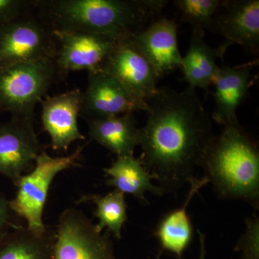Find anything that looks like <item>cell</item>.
<instances>
[{"label": "cell", "mask_w": 259, "mask_h": 259, "mask_svg": "<svg viewBox=\"0 0 259 259\" xmlns=\"http://www.w3.org/2000/svg\"><path fill=\"white\" fill-rule=\"evenodd\" d=\"M146 105L147 120L139 129L140 160L165 194L176 192L195 178L214 137L210 117L190 88H158Z\"/></svg>", "instance_id": "1"}, {"label": "cell", "mask_w": 259, "mask_h": 259, "mask_svg": "<svg viewBox=\"0 0 259 259\" xmlns=\"http://www.w3.org/2000/svg\"><path fill=\"white\" fill-rule=\"evenodd\" d=\"M164 0H39L36 10L54 29L93 32L122 40L159 14Z\"/></svg>", "instance_id": "2"}, {"label": "cell", "mask_w": 259, "mask_h": 259, "mask_svg": "<svg viewBox=\"0 0 259 259\" xmlns=\"http://www.w3.org/2000/svg\"><path fill=\"white\" fill-rule=\"evenodd\" d=\"M199 167L220 198L243 200L258 209V148L239 121L214 136Z\"/></svg>", "instance_id": "3"}, {"label": "cell", "mask_w": 259, "mask_h": 259, "mask_svg": "<svg viewBox=\"0 0 259 259\" xmlns=\"http://www.w3.org/2000/svg\"><path fill=\"white\" fill-rule=\"evenodd\" d=\"M60 74L53 59L0 66V113L33 121L35 107Z\"/></svg>", "instance_id": "4"}, {"label": "cell", "mask_w": 259, "mask_h": 259, "mask_svg": "<svg viewBox=\"0 0 259 259\" xmlns=\"http://www.w3.org/2000/svg\"><path fill=\"white\" fill-rule=\"evenodd\" d=\"M84 147L85 145H82L71 154L56 158L42 151L35 159L31 171L23 175L15 184L16 194L9 200L10 206L18 218L26 222L30 231L37 234L47 231L42 215L51 185L58 174L80 165Z\"/></svg>", "instance_id": "5"}, {"label": "cell", "mask_w": 259, "mask_h": 259, "mask_svg": "<svg viewBox=\"0 0 259 259\" xmlns=\"http://www.w3.org/2000/svg\"><path fill=\"white\" fill-rule=\"evenodd\" d=\"M33 11L0 26V66L45 59L55 60L57 42L54 28Z\"/></svg>", "instance_id": "6"}, {"label": "cell", "mask_w": 259, "mask_h": 259, "mask_svg": "<svg viewBox=\"0 0 259 259\" xmlns=\"http://www.w3.org/2000/svg\"><path fill=\"white\" fill-rule=\"evenodd\" d=\"M56 230L54 259H116L108 231L102 233L83 211H63Z\"/></svg>", "instance_id": "7"}, {"label": "cell", "mask_w": 259, "mask_h": 259, "mask_svg": "<svg viewBox=\"0 0 259 259\" xmlns=\"http://www.w3.org/2000/svg\"><path fill=\"white\" fill-rule=\"evenodd\" d=\"M54 33L57 42L55 62L60 72L100 70L122 40L101 34L60 29L54 28Z\"/></svg>", "instance_id": "8"}, {"label": "cell", "mask_w": 259, "mask_h": 259, "mask_svg": "<svg viewBox=\"0 0 259 259\" xmlns=\"http://www.w3.org/2000/svg\"><path fill=\"white\" fill-rule=\"evenodd\" d=\"M42 151L33 121L12 117L8 122H0V175L14 185L31 171Z\"/></svg>", "instance_id": "9"}, {"label": "cell", "mask_w": 259, "mask_h": 259, "mask_svg": "<svg viewBox=\"0 0 259 259\" xmlns=\"http://www.w3.org/2000/svg\"><path fill=\"white\" fill-rule=\"evenodd\" d=\"M146 109V103L135 98L112 75L100 70L88 73L81 109L87 119L134 113Z\"/></svg>", "instance_id": "10"}, {"label": "cell", "mask_w": 259, "mask_h": 259, "mask_svg": "<svg viewBox=\"0 0 259 259\" xmlns=\"http://www.w3.org/2000/svg\"><path fill=\"white\" fill-rule=\"evenodd\" d=\"M131 40L148 61L156 79L182 68L177 25L174 20L166 18L153 20L133 35Z\"/></svg>", "instance_id": "11"}, {"label": "cell", "mask_w": 259, "mask_h": 259, "mask_svg": "<svg viewBox=\"0 0 259 259\" xmlns=\"http://www.w3.org/2000/svg\"><path fill=\"white\" fill-rule=\"evenodd\" d=\"M100 70L118 80L140 102L146 103L157 92V79L148 61L131 42V37L119 42Z\"/></svg>", "instance_id": "12"}, {"label": "cell", "mask_w": 259, "mask_h": 259, "mask_svg": "<svg viewBox=\"0 0 259 259\" xmlns=\"http://www.w3.org/2000/svg\"><path fill=\"white\" fill-rule=\"evenodd\" d=\"M40 103L42 127L50 136L53 150L66 151L75 141L85 140L78 127L82 103L79 90L48 96Z\"/></svg>", "instance_id": "13"}, {"label": "cell", "mask_w": 259, "mask_h": 259, "mask_svg": "<svg viewBox=\"0 0 259 259\" xmlns=\"http://www.w3.org/2000/svg\"><path fill=\"white\" fill-rule=\"evenodd\" d=\"M255 65L256 61L236 66H220L212 82L214 108L212 117L218 123L225 125L238 122L237 110L253 83L251 71Z\"/></svg>", "instance_id": "14"}, {"label": "cell", "mask_w": 259, "mask_h": 259, "mask_svg": "<svg viewBox=\"0 0 259 259\" xmlns=\"http://www.w3.org/2000/svg\"><path fill=\"white\" fill-rule=\"evenodd\" d=\"M222 14L216 21L218 31L227 42L247 48L254 54L259 49L258 0L223 1Z\"/></svg>", "instance_id": "15"}, {"label": "cell", "mask_w": 259, "mask_h": 259, "mask_svg": "<svg viewBox=\"0 0 259 259\" xmlns=\"http://www.w3.org/2000/svg\"><path fill=\"white\" fill-rule=\"evenodd\" d=\"M204 30L193 29L190 47L185 56H182L181 69L183 71L184 80L188 83V88L207 90L217 74L220 66L217 59L222 58L228 42L218 48L209 47L204 39Z\"/></svg>", "instance_id": "16"}, {"label": "cell", "mask_w": 259, "mask_h": 259, "mask_svg": "<svg viewBox=\"0 0 259 259\" xmlns=\"http://www.w3.org/2000/svg\"><path fill=\"white\" fill-rule=\"evenodd\" d=\"M93 141L118 156H133L139 146V129L134 113L88 119Z\"/></svg>", "instance_id": "17"}, {"label": "cell", "mask_w": 259, "mask_h": 259, "mask_svg": "<svg viewBox=\"0 0 259 259\" xmlns=\"http://www.w3.org/2000/svg\"><path fill=\"white\" fill-rule=\"evenodd\" d=\"M56 230L37 234L19 226L0 239V259H54Z\"/></svg>", "instance_id": "18"}, {"label": "cell", "mask_w": 259, "mask_h": 259, "mask_svg": "<svg viewBox=\"0 0 259 259\" xmlns=\"http://www.w3.org/2000/svg\"><path fill=\"white\" fill-rule=\"evenodd\" d=\"M207 179L194 178L191 181L190 189L185 203L180 208L171 211L163 218L156 232V236L164 249L180 257L190 244L192 237V226L187 214V207L194 196L204 185Z\"/></svg>", "instance_id": "19"}, {"label": "cell", "mask_w": 259, "mask_h": 259, "mask_svg": "<svg viewBox=\"0 0 259 259\" xmlns=\"http://www.w3.org/2000/svg\"><path fill=\"white\" fill-rule=\"evenodd\" d=\"M110 179L106 185L112 186L124 194L146 200L144 194L151 192L163 195L164 192L158 185H153L152 179L145 169L140 158L133 156H118L109 168L104 169Z\"/></svg>", "instance_id": "20"}, {"label": "cell", "mask_w": 259, "mask_h": 259, "mask_svg": "<svg viewBox=\"0 0 259 259\" xmlns=\"http://www.w3.org/2000/svg\"><path fill=\"white\" fill-rule=\"evenodd\" d=\"M91 202L96 205L94 215L99 220L96 226L99 231L107 229L117 239L121 238V230L127 220L125 194L113 190L105 195L84 194L78 203Z\"/></svg>", "instance_id": "21"}, {"label": "cell", "mask_w": 259, "mask_h": 259, "mask_svg": "<svg viewBox=\"0 0 259 259\" xmlns=\"http://www.w3.org/2000/svg\"><path fill=\"white\" fill-rule=\"evenodd\" d=\"M221 0H176L174 3L180 10L182 20L193 29L209 28L212 26L214 15L221 8Z\"/></svg>", "instance_id": "22"}, {"label": "cell", "mask_w": 259, "mask_h": 259, "mask_svg": "<svg viewBox=\"0 0 259 259\" xmlns=\"http://www.w3.org/2000/svg\"><path fill=\"white\" fill-rule=\"evenodd\" d=\"M235 250L241 252L240 259H259V219L247 218L245 230Z\"/></svg>", "instance_id": "23"}, {"label": "cell", "mask_w": 259, "mask_h": 259, "mask_svg": "<svg viewBox=\"0 0 259 259\" xmlns=\"http://www.w3.org/2000/svg\"><path fill=\"white\" fill-rule=\"evenodd\" d=\"M36 2L0 0V26L36 9Z\"/></svg>", "instance_id": "24"}, {"label": "cell", "mask_w": 259, "mask_h": 259, "mask_svg": "<svg viewBox=\"0 0 259 259\" xmlns=\"http://www.w3.org/2000/svg\"><path fill=\"white\" fill-rule=\"evenodd\" d=\"M23 221L10 207L9 199L0 192V239L12 230L23 226Z\"/></svg>", "instance_id": "25"}, {"label": "cell", "mask_w": 259, "mask_h": 259, "mask_svg": "<svg viewBox=\"0 0 259 259\" xmlns=\"http://www.w3.org/2000/svg\"><path fill=\"white\" fill-rule=\"evenodd\" d=\"M199 233V240H200V255H199V259H204L205 257V249H204V235L201 233L200 232L198 231Z\"/></svg>", "instance_id": "26"}]
</instances>
